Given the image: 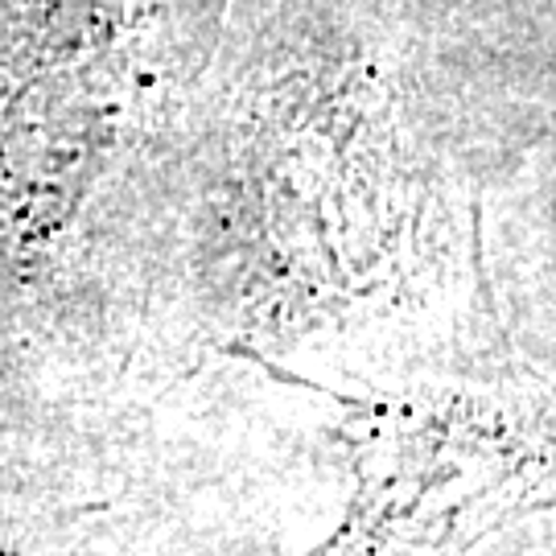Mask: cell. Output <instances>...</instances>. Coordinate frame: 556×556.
<instances>
[{
    "mask_svg": "<svg viewBox=\"0 0 556 556\" xmlns=\"http://www.w3.org/2000/svg\"><path fill=\"white\" fill-rule=\"evenodd\" d=\"M438 34L475 108L556 132V0H438Z\"/></svg>",
    "mask_w": 556,
    "mask_h": 556,
    "instance_id": "cell-1",
    "label": "cell"
},
{
    "mask_svg": "<svg viewBox=\"0 0 556 556\" xmlns=\"http://www.w3.org/2000/svg\"><path fill=\"white\" fill-rule=\"evenodd\" d=\"M0 556H4V553H0Z\"/></svg>",
    "mask_w": 556,
    "mask_h": 556,
    "instance_id": "cell-2",
    "label": "cell"
}]
</instances>
